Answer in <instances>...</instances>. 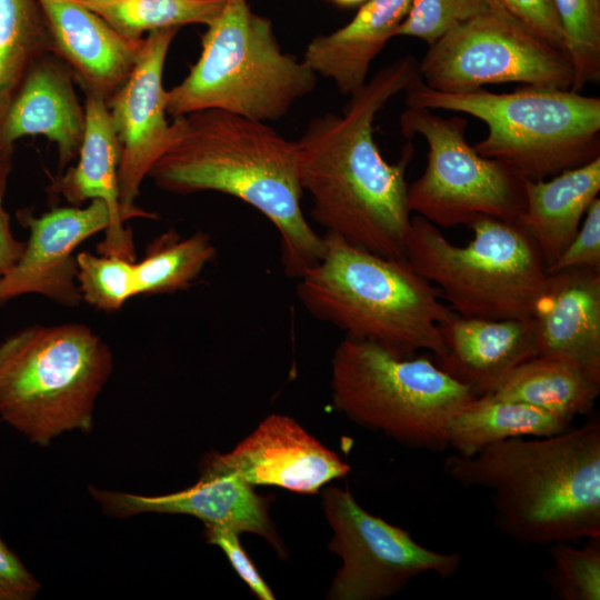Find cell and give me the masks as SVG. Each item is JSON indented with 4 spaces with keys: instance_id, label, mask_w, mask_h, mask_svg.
I'll return each instance as SVG.
<instances>
[{
    "instance_id": "obj_35",
    "label": "cell",
    "mask_w": 600,
    "mask_h": 600,
    "mask_svg": "<svg viewBox=\"0 0 600 600\" xmlns=\"http://www.w3.org/2000/svg\"><path fill=\"white\" fill-rule=\"evenodd\" d=\"M494 1L552 46L564 51L561 27L552 0Z\"/></svg>"
},
{
    "instance_id": "obj_19",
    "label": "cell",
    "mask_w": 600,
    "mask_h": 600,
    "mask_svg": "<svg viewBox=\"0 0 600 600\" xmlns=\"http://www.w3.org/2000/svg\"><path fill=\"white\" fill-rule=\"evenodd\" d=\"M538 356L570 361L600 380V271L547 273L531 316Z\"/></svg>"
},
{
    "instance_id": "obj_11",
    "label": "cell",
    "mask_w": 600,
    "mask_h": 600,
    "mask_svg": "<svg viewBox=\"0 0 600 600\" xmlns=\"http://www.w3.org/2000/svg\"><path fill=\"white\" fill-rule=\"evenodd\" d=\"M428 47L419 72L437 91L462 93L506 82L571 90L573 83L567 53L494 0Z\"/></svg>"
},
{
    "instance_id": "obj_32",
    "label": "cell",
    "mask_w": 600,
    "mask_h": 600,
    "mask_svg": "<svg viewBox=\"0 0 600 600\" xmlns=\"http://www.w3.org/2000/svg\"><path fill=\"white\" fill-rule=\"evenodd\" d=\"M492 0H412L396 37L419 38L432 44L443 34L490 8Z\"/></svg>"
},
{
    "instance_id": "obj_25",
    "label": "cell",
    "mask_w": 600,
    "mask_h": 600,
    "mask_svg": "<svg viewBox=\"0 0 600 600\" xmlns=\"http://www.w3.org/2000/svg\"><path fill=\"white\" fill-rule=\"evenodd\" d=\"M489 394L528 403L572 422L592 410L600 380L570 361L536 356L510 371Z\"/></svg>"
},
{
    "instance_id": "obj_33",
    "label": "cell",
    "mask_w": 600,
    "mask_h": 600,
    "mask_svg": "<svg viewBox=\"0 0 600 600\" xmlns=\"http://www.w3.org/2000/svg\"><path fill=\"white\" fill-rule=\"evenodd\" d=\"M570 268H589L600 271V199L596 198L588 208L578 232L547 268L552 273Z\"/></svg>"
},
{
    "instance_id": "obj_37",
    "label": "cell",
    "mask_w": 600,
    "mask_h": 600,
    "mask_svg": "<svg viewBox=\"0 0 600 600\" xmlns=\"http://www.w3.org/2000/svg\"><path fill=\"white\" fill-rule=\"evenodd\" d=\"M26 242L17 240L10 229V217L0 199V273L11 270L20 259Z\"/></svg>"
},
{
    "instance_id": "obj_34",
    "label": "cell",
    "mask_w": 600,
    "mask_h": 600,
    "mask_svg": "<svg viewBox=\"0 0 600 600\" xmlns=\"http://www.w3.org/2000/svg\"><path fill=\"white\" fill-rule=\"evenodd\" d=\"M208 542L218 546L228 557L238 576L261 600H273L274 596L240 544L238 532L232 529L206 524Z\"/></svg>"
},
{
    "instance_id": "obj_23",
    "label": "cell",
    "mask_w": 600,
    "mask_h": 600,
    "mask_svg": "<svg viewBox=\"0 0 600 600\" xmlns=\"http://www.w3.org/2000/svg\"><path fill=\"white\" fill-rule=\"evenodd\" d=\"M600 191V157L550 180H524V209L516 221L548 267L567 248Z\"/></svg>"
},
{
    "instance_id": "obj_24",
    "label": "cell",
    "mask_w": 600,
    "mask_h": 600,
    "mask_svg": "<svg viewBox=\"0 0 600 600\" xmlns=\"http://www.w3.org/2000/svg\"><path fill=\"white\" fill-rule=\"evenodd\" d=\"M571 421L541 408L483 394L468 400L448 426V448L460 456L512 438L549 437L569 429Z\"/></svg>"
},
{
    "instance_id": "obj_29",
    "label": "cell",
    "mask_w": 600,
    "mask_h": 600,
    "mask_svg": "<svg viewBox=\"0 0 600 600\" xmlns=\"http://www.w3.org/2000/svg\"><path fill=\"white\" fill-rule=\"evenodd\" d=\"M572 64V91L600 79V0H552Z\"/></svg>"
},
{
    "instance_id": "obj_38",
    "label": "cell",
    "mask_w": 600,
    "mask_h": 600,
    "mask_svg": "<svg viewBox=\"0 0 600 600\" xmlns=\"http://www.w3.org/2000/svg\"><path fill=\"white\" fill-rule=\"evenodd\" d=\"M12 151L0 147V199L3 198L7 180L11 170Z\"/></svg>"
},
{
    "instance_id": "obj_7",
    "label": "cell",
    "mask_w": 600,
    "mask_h": 600,
    "mask_svg": "<svg viewBox=\"0 0 600 600\" xmlns=\"http://www.w3.org/2000/svg\"><path fill=\"white\" fill-rule=\"evenodd\" d=\"M112 368L109 346L86 324L23 328L0 342V418L41 447L88 432Z\"/></svg>"
},
{
    "instance_id": "obj_4",
    "label": "cell",
    "mask_w": 600,
    "mask_h": 600,
    "mask_svg": "<svg viewBox=\"0 0 600 600\" xmlns=\"http://www.w3.org/2000/svg\"><path fill=\"white\" fill-rule=\"evenodd\" d=\"M323 238L322 257L297 284L312 316L400 357L444 353L440 323L453 311L406 258L380 256L328 232Z\"/></svg>"
},
{
    "instance_id": "obj_40",
    "label": "cell",
    "mask_w": 600,
    "mask_h": 600,
    "mask_svg": "<svg viewBox=\"0 0 600 600\" xmlns=\"http://www.w3.org/2000/svg\"><path fill=\"white\" fill-rule=\"evenodd\" d=\"M0 278H1V273H0Z\"/></svg>"
},
{
    "instance_id": "obj_36",
    "label": "cell",
    "mask_w": 600,
    "mask_h": 600,
    "mask_svg": "<svg viewBox=\"0 0 600 600\" xmlns=\"http://www.w3.org/2000/svg\"><path fill=\"white\" fill-rule=\"evenodd\" d=\"M40 589L39 581L0 537V600H30Z\"/></svg>"
},
{
    "instance_id": "obj_20",
    "label": "cell",
    "mask_w": 600,
    "mask_h": 600,
    "mask_svg": "<svg viewBox=\"0 0 600 600\" xmlns=\"http://www.w3.org/2000/svg\"><path fill=\"white\" fill-rule=\"evenodd\" d=\"M440 331L444 353L436 364L474 397L491 393L510 371L538 356L531 318L492 320L453 311Z\"/></svg>"
},
{
    "instance_id": "obj_18",
    "label": "cell",
    "mask_w": 600,
    "mask_h": 600,
    "mask_svg": "<svg viewBox=\"0 0 600 600\" xmlns=\"http://www.w3.org/2000/svg\"><path fill=\"white\" fill-rule=\"evenodd\" d=\"M74 83L57 56L47 53L39 58L0 121V147L12 151L19 139L41 134L56 143L62 171L77 158L86 128L84 104L76 93Z\"/></svg>"
},
{
    "instance_id": "obj_30",
    "label": "cell",
    "mask_w": 600,
    "mask_h": 600,
    "mask_svg": "<svg viewBox=\"0 0 600 600\" xmlns=\"http://www.w3.org/2000/svg\"><path fill=\"white\" fill-rule=\"evenodd\" d=\"M587 541L580 548L570 541L550 546L552 564L544 579L559 600L600 599V537Z\"/></svg>"
},
{
    "instance_id": "obj_8",
    "label": "cell",
    "mask_w": 600,
    "mask_h": 600,
    "mask_svg": "<svg viewBox=\"0 0 600 600\" xmlns=\"http://www.w3.org/2000/svg\"><path fill=\"white\" fill-rule=\"evenodd\" d=\"M469 228L472 240L457 246L439 227L416 214L404 258L458 314L531 318L547 280V266L533 240L513 221L483 217Z\"/></svg>"
},
{
    "instance_id": "obj_27",
    "label": "cell",
    "mask_w": 600,
    "mask_h": 600,
    "mask_svg": "<svg viewBox=\"0 0 600 600\" xmlns=\"http://www.w3.org/2000/svg\"><path fill=\"white\" fill-rule=\"evenodd\" d=\"M210 237L198 231L181 237L169 230L153 240L134 262L138 294L171 293L189 288L216 257Z\"/></svg>"
},
{
    "instance_id": "obj_6",
    "label": "cell",
    "mask_w": 600,
    "mask_h": 600,
    "mask_svg": "<svg viewBox=\"0 0 600 600\" xmlns=\"http://www.w3.org/2000/svg\"><path fill=\"white\" fill-rule=\"evenodd\" d=\"M316 84L306 61L282 51L270 19L253 12L247 0H226L201 37L198 60L166 91V111L176 118L217 109L269 123Z\"/></svg>"
},
{
    "instance_id": "obj_31",
    "label": "cell",
    "mask_w": 600,
    "mask_h": 600,
    "mask_svg": "<svg viewBox=\"0 0 600 600\" xmlns=\"http://www.w3.org/2000/svg\"><path fill=\"white\" fill-rule=\"evenodd\" d=\"M134 262L117 256L79 252L77 281L82 300L100 310H120L138 294Z\"/></svg>"
},
{
    "instance_id": "obj_5",
    "label": "cell",
    "mask_w": 600,
    "mask_h": 600,
    "mask_svg": "<svg viewBox=\"0 0 600 600\" xmlns=\"http://www.w3.org/2000/svg\"><path fill=\"white\" fill-rule=\"evenodd\" d=\"M404 92L407 107L462 112L484 122L488 133L474 150L523 180H543L600 157L599 97L533 86L449 93L429 88L421 77Z\"/></svg>"
},
{
    "instance_id": "obj_10",
    "label": "cell",
    "mask_w": 600,
    "mask_h": 600,
    "mask_svg": "<svg viewBox=\"0 0 600 600\" xmlns=\"http://www.w3.org/2000/svg\"><path fill=\"white\" fill-rule=\"evenodd\" d=\"M399 123L407 139L419 134L428 144L424 171L408 184L411 213L446 228L469 227L483 217L519 219L526 202L524 180L468 143L464 118L407 107Z\"/></svg>"
},
{
    "instance_id": "obj_13",
    "label": "cell",
    "mask_w": 600,
    "mask_h": 600,
    "mask_svg": "<svg viewBox=\"0 0 600 600\" xmlns=\"http://www.w3.org/2000/svg\"><path fill=\"white\" fill-rule=\"evenodd\" d=\"M179 28L156 30L144 46L133 71L107 101L120 147L118 170L122 218H156L134 204L140 187L171 141L167 120L163 69Z\"/></svg>"
},
{
    "instance_id": "obj_12",
    "label": "cell",
    "mask_w": 600,
    "mask_h": 600,
    "mask_svg": "<svg viewBox=\"0 0 600 600\" xmlns=\"http://www.w3.org/2000/svg\"><path fill=\"white\" fill-rule=\"evenodd\" d=\"M323 506L333 529L329 548L342 559L330 588L331 599H382L422 574L447 579L461 567L459 553L420 544L409 531L367 512L348 490L329 488Z\"/></svg>"
},
{
    "instance_id": "obj_26",
    "label": "cell",
    "mask_w": 600,
    "mask_h": 600,
    "mask_svg": "<svg viewBox=\"0 0 600 600\" xmlns=\"http://www.w3.org/2000/svg\"><path fill=\"white\" fill-rule=\"evenodd\" d=\"M51 53L37 0H0V121L32 64Z\"/></svg>"
},
{
    "instance_id": "obj_1",
    "label": "cell",
    "mask_w": 600,
    "mask_h": 600,
    "mask_svg": "<svg viewBox=\"0 0 600 600\" xmlns=\"http://www.w3.org/2000/svg\"><path fill=\"white\" fill-rule=\"evenodd\" d=\"M420 77L419 62L404 56L381 68L350 96L342 114L312 119L297 140L303 191L314 221L344 241L390 258H404L411 224L406 170L411 142L396 163L384 160L373 122L386 103Z\"/></svg>"
},
{
    "instance_id": "obj_14",
    "label": "cell",
    "mask_w": 600,
    "mask_h": 600,
    "mask_svg": "<svg viewBox=\"0 0 600 600\" xmlns=\"http://www.w3.org/2000/svg\"><path fill=\"white\" fill-rule=\"evenodd\" d=\"M17 217L29 238L16 266L0 278V302L36 293L66 307L78 306L82 298L74 250L109 228L107 204L91 200L86 207L56 208L41 216L20 210Z\"/></svg>"
},
{
    "instance_id": "obj_3",
    "label": "cell",
    "mask_w": 600,
    "mask_h": 600,
    "mask_svg": "<svg viewBox=\"0 0 600 600\" xmlns=\"http://www.w3.org/2000/svg\"><path fill=\"white\" fill-rule=\"evenodd\" d=\"M444 472L491 494L494 524L523 546L600 537V421L549 436L512 438L472 456L453 453Z\"/></svg>"
},
{
    "instance_id": "obj_2",
    "label": "cell",
    "mask_w": 600,
    "mask_h": 600,
    "mask_svg": "<svg viewBox=\"0 0 600 600\" xmlns=\"http://www.w3.org/2000/svg\"><path fill=\"white\" fill-rule=\"evenodd\" d=\"M171 141L149 177L176 194L217 191L261 212L278 230L281 262L299 278L319 261L324 238L304 217L297 141L269 123L217 109L173 118Z\"/></svg>"
},
{
    "instance_id": "obj_28",
    "label": "cell",
    "mask_w": 600,
    "mask_h": 600,
    "mask_svg": "<svg viewBox=\"0 0 600 600\" xmlns=\"http://www.w3.org/2000/svg\"><path fill=\"white\" fill-rule=\"evenodd\" d=\"M123 36L143 38L156 30L208 26L226 0H81Z\"/></svg>"
},
{
    "instance_id": "obj_17",
    "label": "cell",
    "mask_w": 600,
    "mask_h": 600,
    "mask_svg": "<svg viewBox=\"0 0 600 600\" xmlns=\"http://www.w3.org/2000/svg\"><path fill=\"white\" fill-rule=\"evenodd\" d=\"M49 31L51 53L69 69L84 94L107 101L127 81L144 37L123 36L81 0H37Z\"/></svg>"
},
{
    "instance_id": "obj_39",
    "label": "cell",
    "mask_w": 600,
    "mask_h": 600,
    "mask_svg": "<svg viewBox=\"0 0 600 600\" xmlns=\"http://www.w3.org/2000/svg\"><path fill=\"white\" fill-rule=\"evenodd\" d=\"M329 1L340 7H353L358 4L361 6L367 0H329Z\"/></svg>"
},
{
    "instance_id": "obj_16",
    "label": "cell",
    "mask_w": 600,
    "mask_h": 600,
    "mask_svg": "<svg viewBox=\"0 0 600 600\" xmlns=\"http://www.w3.org/2000/svg\"><path fill=\"white\" fill-rule=\"evenodd\" d=\"M210 459L250 484H274L314 493L350 471L339 457L308 434L293 419L271 414L248 438L226 454Z\"/></svg>"
},
{
    "instance_id": "obj_22",
    "label": "cell",
    "mask_w": 600,
    "mask_h": 600,
    "mask_svg": "<svg viewBox=\"0 0 600 600\" xmlns=\"http://www.w3.org/2000/svg\"><path fill=\"white\" fill-rule=\"evenodd\" d=\"M412 0H367L343 27L314 37L303 60L318 76L351 96L367 82L371 62L407 17Z\"/></svg>"
},
{
    "instance_id": "obj_9",
    "label": "cell",
    "mask_w": 600,
    "mask_h": 600,
    "mask_svg": "<svg viewBox=\"0 0 600 600\" xmlns=\"http://www.w3.org/2000/svg\"><path fill=\"white\" fill-rule=\"evenodd\" d=\"M334 406L352 421L414 449H448L453 414L474 396L429 357H400L346 337L332 358Z\"/></svg>"
},
{
    "instance_id": "obj_15",
    "label": "cell",
    "mask_w": 600,
    "mask_h": 600,
    "mask_svg": "<svg viewBox=\"0 0 600 600\" xmlns=\"http://www.w3.org/2000/svg\"><path fill=\"white\" fill-rule=\"evenodd\" d=\"M90 493L104 513L112 517L127 518L146 512L189 514L204 524L260 534L278 551L282 550L266 500L253 491L252 484L222 469L209 456L200 464L197 483L178 492L142 496L91 487Z\"/></svg>"
},
{
    "instance_id": "obj_21",
    "label": "cell",
    "mask_w": 600,
    "mask_h": 600,
    "mask_svg": "<svg viewBox=\"0 0 600 600\" xmlns=\"http://www.w3.org/2000/svg\"><path fill=\"white\" fill-rule=\"evenodd\" d=\"M84 97L86 128L78 161L57 177L51 190L74 206L91 200L103 201L111 222L98 244V252L136 261L132 233L124 227L119 202L120 147L107 100L93 93Z\"/></svg>"
}]
</instances>
